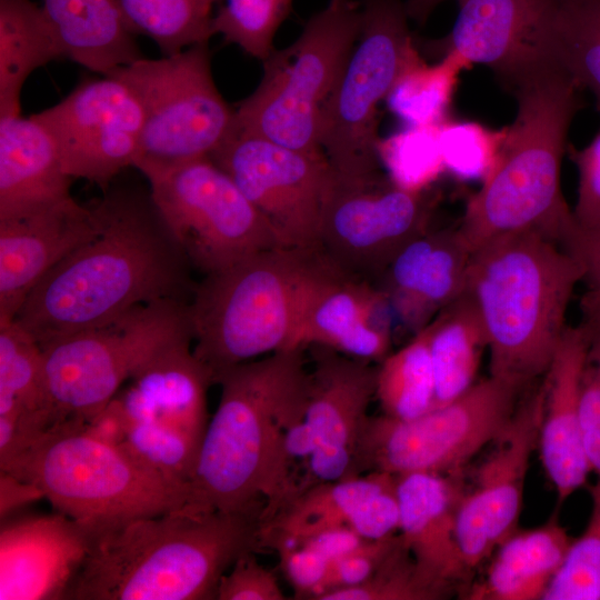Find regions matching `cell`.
Returning <instances> with one entry per match:
<instances>
[{
	"label": "cell",
	"instance_id": "f6af8a7d",
	"mask_svg": "<svg viewBox=\"0 0 600 600\" xmlns=\"http://www.w3.org/2000/svg\"><path fill=\"white\" fill-rule=\"evenodd\" d=\"M253 551L241 554L221 577L218 600H283L286 599L272 571L259 563Z\"/></svg>",
	"mask_w": 600,
	"mask_h": 600
},
{
	"label": "cell",
	"instance_id": "d6a6232c",
	"mask_svg": "<svg viewBox=\"0 0 600 600\" xmlns=\"http://www.w3.org/2000/svg\"><path fill=\"white\" fill-rule=\"evenodd\" d=\"M396 474L370 471L316 484L290 501L260 526L261 549L333 527L347 526L359 504L389 483Z\"/></svg>",
	"mask_w": 600,
	"mask_h": 600
},
{
	"label": "cell",
	"instance_id": "4316f807",
	"mask_svg": "<svg viewBox=\"0 0 600 600\" xmlns=\"http://www.w3.org/2000/svg\"><path fill=\"white\" fill-rule=\"evenodd\" d=\"M71 179L43 124L32 116L0 117V221L70 200Z\"/></svg>",
	"mask_w": 600,
	"mask_h": 600
},
{
	"label": "cell",
	"instance_id": "ffe728a7",
	"mask_svg": "<svg viewBox=\"0 0 600 600\" xmlns=\"http://www.w3.org/2000/svg\"><path fill=\"white\" fill-rule=\"evenodd\" d=\"M458 2L451 31L428 42L431 52L454 51L471 64H486L506 86L541 66L557 64L553 36L559 0Z\"/></svg>",
	"mask_w": 600,
	"mask_h": 600
},
{
	"label": "cell",
	"instance_id": "7dc6e473",
	"mask_svg": "<svg viewBox=\"0 0 600 600\" xmlns=\"http://www.w3.org/2000/svg\"><path fill=\"white\" fill-rule=\"evenodd\" d=\"M400 509L396 476L366 498L352 513L348 527L367 540H378L399 532Z\"/></svg>",
	"mask_w": 600,
	"mask_h": 600
},
{
	"label": "cell",
	"instance_id": "ac0fdd59",
	"mask_svg": "<svg viewBox=\"0 0 600 600\" xmlns=\"http://www.w3.org/2000/svg\"><path fill=\"white\" fill-rule=\"evenodd\" d=\"M544 402L543 380L527 389L509 424L464 490L457 512V539L469 570L489 559L518 529L526 478L538 447Z\"/></svg>",
	"mask_w": 600,
	"mask_h": 600
},
{
	"label": "cell",
	"instance_id": "f907efd6",
	"mask_svg": "<svg viewBox=\"0 0 600 600\" xmlns=\"http://www.w3.org/2000/svg\"><path fill=\"white\" fill-rule=\"evenodd\" d=\"M366 540L349 527L340 526L319 530L294 540L283 541L274 544L272 548L287 544L301 546L332 562L353 551Z\"/></svg>",
	"mask_w": 600,
	"mask_h": 600
},
{
	"label": "cell",
	"instance_id": "4fadbf2b",
	"mask_svg": "<svg viewBox=\"0 0 600 600\" xmlns=\"http://www.w3.org/2000/svg\"><path fill=\"white\" fill-rule=\"evenodd\" d=\"M140 171L174 240L204 276L283 247L266 217L209 156Z\"/></svg>",
	"mask_w": 600,
	"mask_h": 600
},
{
	"label": "cell",
	"instance_id": "5b68a950",
	"mask_svg": "<svg viewBox=\"0 0 600 600\" xmlns=\"http://www.w3.org/2000/svg\"><path fill=\"white\" fill-rule=\"evenodd\" d=\"M582 279L574 257L536 231L503 234L472 251L463 292L483 323L490 377L521 392L544 377Z\"/></svg>",
	"mask_w": 600,
	"mask_h": 600
},
{
	"label": "cell",
	"instance_id": "d590c367",
	"mask_svg": "<svg viewBox=\"0 0 600 600\" xmlns=\"http://www.w3.org/2000/svg\"><path fill=\"white\" fill-rule=\"evenodd\" d=\"M222 0H120L134 34L150 38L162 56H173L202 42L213 31V7Z\"/></svg>",
	"mask_w": 600,
	"mask_h": 600
},
{
	"label": "cell",
	"instance_id": "7c38bea8",
	"mask_svg": "<svg viewBox=\"0 0 600 600\" xmlns=\"http://www.w3.org/2000/svg\"><path fill=\"white\" fill-rule=\"evenodd\" d=\"M108 76L127 84L143 111L133 164L139 170L208 157L234 130L236 110L214 83L209 42L160 59L143 57Z\"/></svg>",
	"mask_w": 600,
	"mask_h": 600
},
{
	"label": "cell",
	"instance_id": "ee69618b",
	"mask_svg": "<svg viewBox=\"0 0 600 600\" xmlns=\"http://www.w3.org/2000/svg\"><path fill=\"white\" fill-rule=\"evenodd\" d=\"M399 541V532L383 539L366 540L353 551L330 562L327 577L314 600L327 592L354 587L368 580Z\"/></svg>",
	"mask_w": 600,
	"mask_h": 600
},
{
	"label": "cell",
	"instance_id": "74e56055",
	"mask_svg": "<svg viewBox=\"0 0 600 600\" xmlns=\"http://www.w3.org/2000/svg\"><path fill=\"white\" fill-rule=\"evenodd\" d=\"M439 126H406L403 130L379 139L378 158L393 186L423 191L446 172Z\"/></svg>",
	"mask_w": 600,
	"mask_h": 600
},
{
	"label": "cell",
	"instance_id": "83f0119b",
	"mask_svg": "<svg viewBox=\"0 0 600 600\" xmlns=\"http://www.w3.org/2000/svg\"><path fill=\"white\" fill-rule=\"evenodd\" d=\"M572 540L557 514L537 528L517 529L497 547L484 576L467 587L464 598L542 599Z\"/></svg>",
	"mask_w": 600,
	"mask_h": 600
},
{
	"label": "cell",
	"instance_id": "f35d334b",
	"mask_svg": "<svg viewBox=\"0 0 600 600\" xmlns=\"http://www.w3.org/2000/svg\"><path fill=\"white\" fill-rule=\"evenodd\" d=\"M222 1L213 16L214 34L264 61L274 50V36L289 16L292 0Z\"/></svg>",
	"mask_w": 600,
	"mask_h": 600
},
{
	"label": "cell",
	"instance_id": "4dcf8cb0",
	"mask_svg": "<svg viewBox=\"0 0 600 600\" xmlns=\"http://www.w3.org/2000/svg\"><path fill=\"white\" fill-rule=\"evenodd\" d=\"M424 328L434 378L433 408H438L458 399L477 382L488 341L476 304L466 292L441 309Z\"/></svg>",
	"mask_w": 600,
	"mask_h": 600
},
{
	"label": "cell",
	"instance_id": "d4e9b609",
	"mask_svg": "<svg viewBox=\"0 0 600 600\" xmlns=\"http://www.w3.org/2000/svg\"><path fill=\"white\" fill-rule=\"evenodd\" d=\"M471 254L458 228L429 229L393 258L374 284L394 319L416 333L463 292Z\"/></svg>",
	"mask_w": 600,
	"mask_h": 600
},
{
	"label": "cell",
	"instance_id": "cb8c5ba5",
	"mask_svg": "<svg viewBox=\"0 0 600 600\" xmlns=\"http://www.w3.org/2000/svg\"><path fill=\"white\" fill-rule=\"evenodd\" d=\"M399 534L419 570L448 594L470 579L457 539V512L466 486L462 470L396 476Z\"/></svg>",
	"mask_w": 600,
	"mask_h": 600
},
{
	"label": "cell",
	"instance_id": "e575fe53",
	"mask_svg": "<svg viewBox=\"0 0 600 600\" xmlns=\"http://www.w3.org/2000/svg\"><path fill=\"white\" fill-rule=\"evenodd\" d=\"M376 398L383 414L394 419H413L433 408L434 378L424 327L380 361Z\"/></svg>",
	"mask_w": 600,
	"mask_h": 600
},
{
	"label": "cell",
	"instance_id": "277c9868",
	"mask_svg": "<svg viewBox=\"0 0 600 600\" xmlns=\"http://www.w3.org/2000/svg\"><path fill=\"white\" fill-rule=\"evenodd\" d=\"M308 379L301 348L221 374L220 400L187 484L184 508L263 511L274 494L284 429L304 413Z\"/></svg>",
	"mask_w": 600,
	"mask_h": 600
},
{
	"label": "cell",
	"instance_id": "7bdbcfd3",
	"mask_svg": "<svg viewBox=\"0 0 600 600\" xmlns=\"http://www.w3.org/2000/svg\"><path fill=\"white\" fill-rule=\"evenodd\" d=\"M581 312L588 346L580 383V420L591 472L600 479V300L583 294Z\"/></svg>",
	"mask_w": 600,
	"mask_h": 600
},
{
	"label": "cell",
	"instance_id": "c3c4849f",
	"mask_svg": "<svg viewBox=\"0 0 600 600\" xmlns=\"http://www.w3.org/2000/svg\"><path fill=\"white\" fill-rule=\"evenodd\" d=\"M280 567L294 590L296 599L318 596L327 577L330 562L317 552L301 546H279Z\"/></svg>",
	"mask_w": 600,
	"mask_h": 600
},
{
	"label": "cell",
	"instance_id": "60d3db41",
	"mask_svg": "<svg viewBox=\"0 0 600 600\" xmlns=\"http://www.w3.org/2000/svg\"><path fill=\"white\" fill-rule=\"evenodd\" d=\"M447 596L422 574L400 537L399 543L368 580L327 592L318 600H438Z\"/></svg>",
	"mask_w": 600,
	"mask_h": 600
},
{
	"label": "cell",
	"instance_id": "44dd1931",
	"mask_svg": "<svg viewBox=\"0 0 600 600\" xmlns=\"http://www.w3.org/2000/svg\"><path fill=\"white\" fill-rule=\"evenodd\" d=\"M393 320L387 296L374 283L326 259L309 292L297 346L314 344L380 362L390 353Z\"/></svg>",
	"mask_w": 600,
	"mask_h": 600
},
{
	"label": "cell",
	"instance_id": "3957f363",
	"mask_svg": "<svg viewBox=\"0 0 600 600\" xmlns=\"http://www.w3.org/2000/svg\"><path fill=\"white\" fill-rule=\"evenodd\" d=\"M507 88L518 111L496 164L467 202L458 231L473 251L509 233L536 231L561 246L576 227L561 189L570 124L582 108V88L559 66L546 64Z\"/></svg>",
	"mask_w": 600,
	"mask_h": 600
},
{
	"label": "cell",
	"instance_id": "816d5d0a",
	"mask_svg": "<svg viewBox=\"0 0 600 600\" xmlns=\"http://www.w3.org/2000/svg\"><path fill=\"white\" fill-rule=\"evenodd\" d=\"M43 498L32 483L21 480L6 471L0 472V516L8 517L14 510Z\"/></svg>",
	"mask_w": 600,
	"mask_h": 600
},
{
	"label": "cell",
	"instance_id": "8992f818",
	"mask_svg": "<svg viewBox=\"0 0 600 600\" xmlns=\"http://www.w3.org/2000/svg\"><path fill=\"white\" fill-rule=\"evenodd\" d=\"M324 262L317 248L276 247L197 283L188 303L192 350L213 383L237 364L299 348L303 309Z\"/></svg>",
	"mask_w": 600,
	"mask_h": 600
},
{
	"label": "cell",
	"instance_id": "5bb4252c",
	"mask_svg": "<svg viewBox=\"0 0 600 600\" xmlns=\"http://www.w3.org/2000/svg\"><path fill=\"white\" fill-rule=\"evenodd\" d=\"M523 392L489 376L452 402L417 418L369 416L359 441L358 470L396 476L460 471L500 437Z\"/></svg>",
	"mask_w": 600,
	"mask_h": 600
},
{
	"label": "cell",
	"instance_id": "f5cc1de1",
	"mask_svg": "<svg viewBox=\"0 0 600 600\" xmlns=\"http://www.w3.org/2000/svg\"><path fill=\"white\" fill-rule=\"evenodd\" d=\"M443 1L446 0H407L404 6L409 19L423 24L436 7Z\"/></svg>",
	"mask_w": 600,
	"mask_h": 600
},
{
	"label": "cell",
	"instance_id": "ab89813d",
	"mask_svg": "<svg viewBox=\"0 0 600 600\" xmlns=\"http://www.w3.org/2000/svg\"><path fill=\"white\" fill-rule=\"evenodd\" d=\"M591 513L542 600H600V479L588 486Z\"/></svg>",
	"mask_w": 600,
	"mask_h": 600
},
{
	"label": "cell",
	"instance_id": "6da1fadb",
	"mask_svg": "<svg viewBox=\"0 0 600 600\" xmlns=\"http://www.w3.org/2000/svg\"><path fill=\"white\" fill-rule=\"evenodd\" d=\"M99 232L51 268L16 318L40 346L160 300H191L187 257L150 191L110 187L90 203Z\"/></svg>",
	"mask_w": 600,
	"mask_h": 600
},
{
	"label": "cell",
	"instance_id": "2e32d148",
	"mask_svg": "<svg viewBox=\"0 0 600 600\" xmlns=\"http://www.w3.org/2000/svg\"><path fill=\"white\" fill-rule=\"evenodd\" d=\"M209 157L266 217L283 247H318L334 176L323 152L288 148L234 128Z\"/></svg>",
	"mask_w": 600,
	"mask_h": 600
},
{
	"label": "cell",
	"instance_id": "30bf717a",
	"mask_svg": "<svg viewBox=\"0 0 600 600\" xmlns=\"http://www.w3.org/2000/svg\"><path fill=\"white\" fill-rule=\"evenodd\" d=\"M360 30L322 110L320 147L340 177L381 176L378 106L419 54L402 0H361Z\"/></svg>",
	"mask_w": 600,
	"mask_h": 600
},
{
	"label": "cell",
	"instance_id": "db71d44e",
	"mask_svg": "<svg viewBox=\"0 0 600 600\" xmlns=\"http://www.w3.org/2000/svg\"><path fill=\"white\" fill-rule=\"evenodd\" d=\"M348 0H330V3H342V2H346Z\"/></svg>",
	"mask_w": 600,
	"mask_h": 600
},
{
	"label": "cell",
	"instance_id": "9a60e30c",
	"mask_svg": "<svg viewBox=\"0 0 600 600\" xmlns=\"http://www.w3.org/2000/svg\"><path fill=\"white\" fill-rule=\"evenodd\" d=\"M438 200L431 188L408 191L382 176L350 179L334 172L317 248L342 272L373 283L408 243L429 230Z\"/></svg>",
	"mask_w": 600,
	"mask_h": 600
},
{
	"label": "cell",
	"instance_id": "e0dca14e",
	"mask_svg": "<svg viewBox=\"0 0 600 600\" xmlns=\"http://www.w3.org/2000/svg\"><path fill=\"white\" fill-rule=\"evenodd\" d=\"M32 117L54 140L64 172L103 191L138 157L143 111L131 89L112 76L83 80Z\"/></svg>",
	"mask_w": 600,
	"mask_h": 600
},
{
	"label": "cell",
	"instance_id": "52a82bcc",
	"mask_svg": "<svg viewBox=\"0 0 600 600\" xmlns=\"http://www.w3.org/2000/svg\"><path fill=\"white\" fill-rule=\"evenodd\" d=\"M1 471L34 484L57 512L92 534L186 504L184 490L84 426L49 430Z\"/></svg>",
	"mask_w": 600,
	"mask_h": 600
},
{
	"label": "cell",
	"instance_id": "7402d4cb",
	"mask_svg": "<svg viewBox=\"0 0 600 600\" xmlns=\"http://www.w3.org/2000/svg\"><path fill=\"white\" fill-rule=\"evenodd\" d=\"M91 541L88 528L60 512L2 523L0 600H64Z\"/></svg>",
	"mask_w": 600,
	"mask_h": 600
},
{
	"label": "cell",
	"instance_id": "7a4b0ae2",
	"mask_svg": "<svg viewBox=\"0 0 600 600\" xmlns=\"http://www.w3.org/2000/svg\"><path fill=\"white\" fill-rule=\"evenodd\" d=\"M262 509L184 507L92 534L64 600H212L243 553L261 551Z\"/></svg>",
	"mask_w": 600,
	"mask_h": 600
},
{
	"label": "cell",
	"instance_id": "484cf974",
	"mask_svg": "<svg viewBox=\"0 0 600 600\" xmlns=\"http://www.w3.org/2000/svg\"><path fill=\"white\" fill-rule=\"evenodd\" d=\"M587 346L583 326H568L542 378L544 402L538 447L559 501L586 486L591 473L580 420V383Z\"/></svg>",
	"mask_w": 600,
	"mask_h": 600
},
{
	"label": "cell",
	"instance_id": "b9f144b4",
	"mask_svg": "<svg viewBox=\"0 0 600 600\" xmlns=\"http://www.w3.org/2000/svg\"><path fill=\"white\" fill-rule=\"evenodd\" d=\"M504 129L491 130L474 121L447 120L439 126L446 172L462 181L481 182L493 169Z\"/></svg>",
	"mask_w": 600,
	"mask_h": 600
},
{
	"label": "cell",
	"instance_id": "f1b7e54d",
	"mask_svg": "<svg viewBox=\"0 0 600 600\" xmlns=\"http://www.w3.org/2000/svg\"><path fill=\"white\" fill-rule=\"evenodd\" d=\"M63 58L108 76L143 58L120 0H43Z\"/></svg>",
	"mask_w": 600,
	"mask_h": 600
},
{
	"label": "cell",
	"instance_id": "1f68e13d",
	"mask_svg": "<svg viewBox=\"0 0 600 600\" xmlns=\"http://www.w3.org/2000/svg\"><path fill=\"white\" fill-rule=\"evenodd\" d=\"M61 58L41 6L31 0H0V117L21 114L26 80Z\"/></svg>",
	"mask_w": 600,
	"mask_h": 600
},
{
	"label": "cell",
	"instance_id": "9c48e42d",
	"mask_svg": "<svg viewBox=\"0 0 600 600\" xmlns=\"http://www.w3.org/2000/svg\"><path fill=\"white\" fill-rule=\"evenodd\" d=\"M186 336H192L188 302L169 299L40 346L51 429L67 421L87 423L144 362Z\"/></svg>",
	"mask_w": 600,
	"mask_h": 600
},
{
	"label": "cell",
	"instance_id": "8fae6325",
	"mask_svg": "<svg viewBox=\"0 0 600 600\" xmlns=\"http://www.w3.org/2000/svg\"><path fill=\"white\" fill-rule=\"evenodd\" d=\"M192 342L186 336L162 348L117 393L122 447L184 492L210 420L207 391L213 383Z\"/></svg>",
	"mask_w": 600,
	"mask_h": 600
},
{
	"label": "cell",
	"instance_id": "8d00e7d4",
	"mask_svg": "<svg viewBox=\"0 0 600 600\" xmlns=\"http://www.w3.org/2000/svg\"><path fill=\"white\" fill-rule=\"evenodd\" d=\"M553 57L594 96L600 112V0H559Z\"/></svg>",
	"mask_w": 600,
	"mask_h": 600
},
{
	"label": "cell",
	"instance_id": "f546056e",
	"mask_svg": "<svg viewBox=\"0 0 600 600\" xmlns=\"http://www.w3.org/2000/svg\"><path fill=\"white\" fill-rule=\"evenodd\" d=\"M0 420L14 424V456L53 426L42 349L14 320L0 323Z\"/></svg>",
	"mask_w": 600,
	"mask_h": 600
},
{
	"label": "cell",
	"instance_id": "603a6c76",
	"mask_svg": "<svg viewBox=\"0 0 600 600\" xmlns=\"http://www.w3.org/2000/svg\"><path fill=\"white\" fill-rule=\"evenodd\" d=\"M99 229L92 207L73 198L0 221V323L12 321L46 273Z\"/></svg>",
	"mask_w": 600,
	"mask_h": 600
},
{
	"label": "cell",
	"instance_id": "bcb514c9",
	"mask_svg": "<svg viewBox=\"0 0 600 600\" xmlns=\"http://www.w3.org/2000/svg\"><path fill=\"white\" fill-rule=\"evenodd\" d=\"M567 152L578 170L577 201L572 210L576 224L594 227L600 223V130L584 148L568 146Z\"/></svg>",
	"mask_w": 600,
	"mask_h": 600
},
{
	"label": "cell",
	"instance_id": "ba28073f",
	"mask_svg": "<svg viewBox=\"0 0 600 600\" xmlns=\"http://www.w3.org/2000/svg\"><path fill=\"white\" fill-rule=\"evenodd\" d=\"M360 4L329 3L304 24L298 39L263 62L257 89L236 109L237 130L288 148L323 152L322 110L360 30Z\"/></svg>",
	"mask_w": 600,
	"mask_h": 600
},
{
	"label": "cell",
	"instance_id": "681fc988",
	"mask_svg": "<svg viewBox=\"0 0 600 600\" xmlns=\"http://www.w3.org/2000/svg\"><path fill=\"white\" fill-rule=\"evenodd\" d=\"M562 247L574 257L583 270L584 294L600 300V223L590 228L576 224Z\"/></svg>",
	"mask_w": 600,
	"mask_h": 600
},
{
	"label": "cell",
	"instance_id": "d6986e66",
	"mask_svg": "<svg viewBox=\"0 0 600 600\" xmlns=\"http://www.w3.org/2000/svg\"><path fill=\"white\" fill-rule=\"evenodd\" d=\"M376 376L377 368L369 361L319 347L309 371L303 413L314 441L303 491L360 476L358 447L376 398Z\"/></svg>",
	"mask_w": 600,
	"mask_h": 600
},
{
	"label": "cell",
	"instance_id": "836d02e7",
	"mask_svg": "<svg viewBox=\"0 0 600 600\" xmlns=\"http://www.w3.org/2000/svg\"><path fill=\"white\" fill-rule=\"evenodd\" d=\"M471 66L458 52L441 56L433 64L416 56L401 72L384 102L406 126L446 122L460 72Z\"/></svg>",
	"mask_w": 600,
	"mask_h": 600
}]
</instances>
